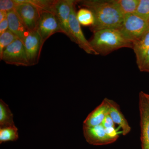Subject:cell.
Here are the masks:
<instances>
[{
  "label": "cell",
  "instance_id": "1",
  "mask_svg": "<svg viewBox=\"0 0 149 149\" xmlns=\"http://www.w3.org/2000/svg\"><path fill=\"white\" fill-rule=\"evenodd\" d=\"M76 3L93 13L95 22L91 30L94 33L102 29H119L121 27L124 15L112 0H82L76 1Z\"/></svg>",
  "mask_w": 149,
  "mask_h": 149
},
{
  "label": "cell",
  "instance_id": "2",
  "mask_svg": "<svg viewBox=\"0 0 149 149\" xmlns=\"http://www.w3.org/2000/svg\"><path fill=\"white\" fill-rule=\"evenodd\" d=\"M90 42L99 55L104 56L120 48L133 49V45L120 29H102L94 32Z\"/></svg>",
  "mask_w": 149,
  "mask_h": 149
},
{
  "label": "cell",
  "instance_id": "3",
  "mask_svg": "<svg viewBox=\"0 0 149 149\" xmlns=\"http://www.w3.org/2000/svg\"><path fill=\"white\" fill-rule=\"evenodd\" d=\"M149 29V22L136 13L124 16L119 29L128 40L134 44Z\"/></svg>",
  "mask_w": 149,
  "mask_h": 149
},
{
  "label": "cell",
  "instance_id": "4",
  "mask_svg": "<svg viewBox=\"0 0 149 149\" xmlns=\"http://www.w3.org/2000/svg\"><path fill=\"white\" fill-rule=\"evenodd\" d=\"M17 3L15 10L29 31L37 30L42 11L35 6L23 0H14Z\"/></svg>",
  "mask_w": 149,
  "mask_h": 149
},
{
  "label": "cell",
  "instance_id": "5",
  "mask_svg": "<svg viewBox=\"0 0 149 149\" xmlns=\"http://www.w3.org/2000/svg\"><path fill=\"white\" fill-rule=\"evenodd\" d=\"M1 59L7 64L16 66H30L24 44L17 39L6 48Z\"/></svg>",
  "mask_w": 149,
  "mask_h": 149
},
{
  "label": "cell",
  "instance_id": "6",
  "mask_svg": "<svg viewBox=\"0 0 149 149\" xmlns=\"http://www.w3.org/2000/svg\"><path fill=\"white\" fill-rule=\"evenodd\" d=\"M76 2L73 0H56L53 10V13L58 19L62 33L74 43L75 41L70 32L69 21L71 9Z\"/></svg>",
  "mask_w": 149,
  "mask_h": 149
},
{
  "label": "cell",
  "instance_id": "7",
  "mask_svg": "<svg viewBox=\"0 0 149 149\" xmlns=\"http://www.w3.org/2000/svg\"><path fill=\"white\" fill-rule=\"evenodd\" d=\"M22 42L30 66L37 64L39 62L40 54L44 44L39 32L37 30L29 31Z\"/></svg>",
  "mask_w": 149,
  "mask_h": 149
},
{
  "label": "cell",
  "instance_id": "8",
  "mask_svg": "<svg viewBox=\"0 0 149 149\" xmlns=\"http://www.w3.org/2000/svg\"><path fill=\"white\" fill-rule=\"evenodd\" d=\"M74 5L75 4L72 6L71 9L69 22L70 32L75 43L87 54L97 55L98 54L93 49L90 42L86 39L83 34L81 25L77 19Z\"/></svg>",
  "mask_w": 149,
  "mask_h": 149
},
{
  "label": "cell",
  "instance_id": "9",
  "mask_svg": "<svg viewBox=\"0 0 149 149\" xmlns=\"http://www.w3.org/2000/svg\"><path fill=\"white\" fill-rule=\"evenodd\" d=\"M42 37L43 43L52 35L62 31L56 16L53 13L43 11L37 29Z\"/></svg>",
  "mask_w": 149,
  "mask_h": 149
},
{
  "label": "cell",
  "instance_id": "10",
  "mask_svg": "<svg viewBox=\"0 0 149 149\" xmlns=\"http://www.w3.org/2000/svg\"><path fill=\"white\" fill-rule=\"evenodd\" d=\"M139 109L142 149H149V104L143 91L139 93Z\"/></svg>",
  "mask_w": 149,
  "mask_h": 149
},
{
  "label": "cell",
  "instance_id": "11",
  "mask_svg": "<svg viewBox=\"0 0 149 149\" xmlns=\"http://www.w3.org/2000/svg\"><path fill=\"white\" fill-rule=\"evenodd\" d=\"M83 134L86 141L94 146H103L112 143L116 141L109 136L102 124L95 126L83 125Z\"/></svg>",
  "mask_w": 149,
  "mask_h": 149
},
{
  "label": "cell",
  "instance_id": "12",
  "mask_svg": "<svg viewBox=\"0 0 149 149\" xmlns=\"http://www.w3.org/2000/svg\"><path fill=\"white\" fill-rule=\"evenodd\" d=\"M109 104L105 98L98 106L89 113L84 120L83 125L95 126L101 125L106 116L109 114Z\"/></svg>",
  "mask_w": 149,
  "mask_h": 149
},
{
  "label": "cell",
  "instance_id": "13",
  "mask_svg": "<svg viewBox=\"0 0 149 149\" xmlns=\"http://www.w3.org/2000/svg\"><path fill=\"white\" fill-rule=\"evenodd\" d=\"M109 106V115L113 122L121 128V133L123 136L130 133L131 128L120 110L119 105L113 100L107 98Z\"/></svg>",
  "mask_w": 149,
  "mask_h": 149
},
{
  "label": "cell",
  "instance_id": "14",
  "mask_svg": "<svg viewBox=\"0 0 149 149\" xmlns=\"http://www.w3.org/2000/svg\"><path fill=\"white\" fill-rule=\"evenodd\" d=\"M7 13L8 29L16 35L18 39L23 41L29 30L25 27L15 10H13Z\"/></svg>",
  "mask_w": 149,
  "mask_h": 149
},
{
  "label": "cell",
  "instance_id": "15",
  "mask_svg": "<svg viewBox=\"0 0 149 149\" xmlns=\"http://www.w3.org/2000/svg\"><path fill=\"white\" fill-rule=\"evenodd\" d=\"M133 49L136 54V63L139 66L149 49V29L133 44Z\"/></svg>",
  "mask_w": 149,
  "mask_h": 149
},
{
  "label": "cell",
  "instance_id": "16",
  "mask_svg": "<svg viewBox=\"0 0 149 149\" xmlns=\"http://www.w3.org/2000/svg\"><path fill=\"white\" fill-rule=\"evenodd\" d=\"M112 1L125 16L136 13L140 0H112Z\"/></svg>",
  "mask_w": 149,
  "mask_h": 149
},
{
  "label": "cell",
  "instance_id": "17",
  "mask_svg": "<svg viewBox=\"0 0 149 149\" xmlns=\"http://www.w3.org/2000/svg\"><path fill=\"white\" fill-rule=\"evenodd\" d=\"M15 125L13 116L8 106L0 100V128Z\"/></svg>",
  "mask_w": 149,
  "mask_h": 149
},
{
  "label": "cell",
  "instance_id": "18",
  "mask_svg": "<svg viewBox=\"0 0 149 149\" xmlns=\"http://www.w3.org/2000/svg\"><path fill=\"white\" fill-rule=\"evenodd\" d=\"M77 20L80 25L92 27L95 23V19L93 13L85 8H81L76 13Z\"/></svg>",
  "mask_w": 149,
  "mask_h": 149
},
{
  "label": "cell",
  "instance_id": "19",
  "mask_svg": "<svg viewBox=\"0 0 149 149\" xmlns=\"http://www.w3.org/2000/svg\"><path fill=\"white\" fill-rule=\"evenodd\" d=\"M18 138V129L15 125L0 128V143L16 141Z\"/></svg>",
  "mask_w": 149,
  "mask_h": 149
},
{
  "label": "cell",
  "instance_id": "20",
  "mask_svg": "<svg viewBox=\"0 0 149 149\" xmlns=\"http://www.w3.org/2000/svg\"><path fill=\"white\" fill-rule=\"evenodd\" d=\"M18 39L9 29L0 35V57L7 47Z\"/></svg>",
  "mask_w": 149,
  "mask_h": 149
},
{
  "label": "cell",
  "instance_id": "21",
  "mask_svg": "<svg viewBox=\"0 0 149 149\" xmlns=\"http://www.w3.org/2000/svg\"><path fill=\"white\" fill-rule=\"evenodd\" d=\"M24 2L33 5L41 11H46L53 13L56 0H23Z\"/></svg>",
  "mask_w": 149,
  "mask_h": 149
},
{
  "label": "cell",
  "instance_id": "22",
  "mask_svg": "<svg viewBox=\"0 0 149 149\" xmlns=\"http://www.w3.org/2000/svg\"><path fill=\"white\" fill-rule=\"evenodd\" d=\"M135 13L149 22V0H140Z\"/></svg>",
  "mask_w": 149,
  "mask_h": 149
},
{
  "label": "cell",
  "instance_id": "23",
  "mask_svg": "<svg viewBox=\"0 0 149 149\" xmlns=\"http://www.w3.org/2000/svg\"><path fill=\"white\" fill-rule=\"evenodd\" d=\"M17 3L14 0H1L0 10L6 11L7 12L15 9Z\"/></svg>",
  "mask_w": 149,
  "mask_h": 149
},
{
  "label": "cell",
  "instance_id": "24",
  "mask_svg": "<svg viewBox=\"0 0 149 149\" xmlns=\"http://www.w3.org/2000/svg\"><path fill=\"white\" fill-rule=\"evenodd\" d=\"M138 68L141 72H149V49Z\"/></svg>",
  "mask_w": 149,
  "mask_h": 149
},
{
  "label": "cell",
  "instance_id": "25",
  "mask_svg": "<svg viewBox=\"0 0 149 149\" xmlns=\"http://www.w3.org/2000/svg\"><path fill=\"white\" fill-rule=\"evenodd\" d=\"M102 125L104 128L115 127L114 123L113 122V120H112L109 114L107 115L105 118L102 123Z\"/></svg>",
  "mask_w": 149,
  "mask_h": 149
},
{
  "label": "cell",
  "instance_id": "26",
  "mask_svg": "<svg viewBox=\"0 0 149 149\" xmlns=\"http://www.w3.org/2000/svg\"><path fill=\"white\" fill-rule=\"evenodd\" d=\"M106 132L109 136L113 139L117 140L119 137V133L115 127H110V128H105Z\"/></svg>",
  "mask_w": 149,
  "mask_h": 149
},
{
  "label": "cell",
  "instance_id": "27",
  "mask_svg": "<svg viewBox=\"0 0 149 149\" xmlns=\"http://www.w3.org/2000/svg\"><path fill=\"white\" fill-rule=\"evenodd\" d=\"M8 29V22L7 19L0 22V35L5 32Z\"/></svg>",
  "mask_w": 149,
  "mask_h": 149
},
{
  "label": "cell",
  "instance_id": "28",
  "mask_svg": "<svg viewBox=\"0 0 149 149\" xmlns=\"http://www.w3.org/2000/svg\"><path fill=\"white\" fill-rule=\"evenodd\" d=\"M8 13L6 11L0 10V22L7 19Z\"/></svg>",
  "mask_w": 149,
  "mask_h": 149
},
{
  "label": "cell",
  "instance_id": "29",
  "mask_svg": "<svg viewBox=\"0 0 149 149\" xmlns=\"http://www.w3.org/2000/svg\"><path fill=\"white\" fill-rule=\"evenodd\" d=\"M144 95H145V97H146V99H147V101H148V102L149 104V94H147L144 93Z\"/></svg>",
  "mask_w": 149,
  "mask_h": 149
}]
</instances>
